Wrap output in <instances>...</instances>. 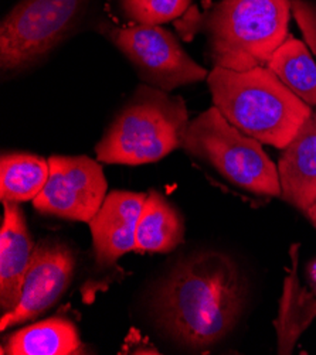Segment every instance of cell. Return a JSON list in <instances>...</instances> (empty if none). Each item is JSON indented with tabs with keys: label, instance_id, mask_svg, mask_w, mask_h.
Returning a JSON list of instances; mask_svg holds the SVG:
<instances>
[{
	"label": "cell",
	"instance_id": "cell-1",
	"mask_svg": "<svg viewBox=\"0 0 316 355\" xmlns=\"http://www.w3.org/2000/svg\"><path fill=\"white\" fill-rule=\"evenodd\" d=\"M244 286L235 263L222 252H201L174 268L158 295V317L179 344L203 349L235 326Z\"/></svg>",
	"mask_w": 316,
	"mask_h": 355
},
{
	"label": "cell",
	"instance_id": "cell-2",
	"mask_svg": "<svg viewBox=\"0 0 316 355\" xmlns=\"http://www.w3.org/2000/svg\"><path fill=\"white\" fill-rule=\"evenodd\" d=\"M291 0H222L193 9L178 28L203 31L215 67L247 71L264 67L288 37Z\"/></svg>",
	"mask_w": 316,
	"mask_h": 355
},
{
	"label": "cell",
	"instance_id": "cell-3",
	"mask_svg": "<svg viewBox=\"0 0 316 355\" xmlns=\"http://www.w3.org/2000/svg\"><path fill=\"white\" fill-rule=\"evenodd\" d=\"M207 84L213 106L231 125L276 149H285L312 115L310 106L267 65L247 71L215 67Z\"/></svg>",
	"mask_w": 316,
	"mask_h": 355
},
{
	"label": "cell",
	"instance_id": "cell-4",
	"mask_svg": "<svg viewBox=\"0 0 316 355\" xmlns=\"http://www.w3.org/2000/svg\"><path fill=\"white\" fill-rule=\"evenodd\" d=\"M189 123L181 96L139 85L97 145V159L128 166L158 162L183 146Z\"/></svg>",
	"mask_w": 316,
	"mask_h": 355
},
{
	"label": "cell",
	"instance_id": "cell-5",
	"mask_svg": "<svg viewBox=\"0 0 316 355\" xmlns=\"http://www.w3.org/2000/svg\"><path fill=\"white\" fill-rule=\"evenodd\" d=\"M182 148L245 191L267 197L281 196L278 167L260 141L231 125L216 106L189 123Z\"/></svg>",
	"mask_w": 316,
	"mask_h": 355
},
{
	"label": "cell",
	"instance_id": "cell-6",
	"mask_svg": "<svg viewBox=\"0 0 316 355\" xmlns=\"http://www.w3.org/2000/svg\"><path fill=\"white\" fill-rule=\"evenodd\" d=\"M111 42L138 69L147 85L172 91L207 80V69L199 65L178 39L160 26L133 24L111 27Z\"/></svg>",
	"mask_w": 316,
	"mask_h": 355
},
{
	"label": "cell",
	"instance_id": "cell-7",
	"mask_svg": "<svg viewBox=\"0 0 316 355\" xmlns=\"http://www.w3.org/2000/svg\"><path fill=\"white\" fill-rule=\"evenodd\" d=\"M50 174L33 205L42 214L90 223L107 198L102 167L87 156H51Z\"/></svg>",
	"mask_w": 316,
	"mask_h": 355
},
{
	"label": "cell",
	"instance_id": "cell-8",
	"mask_svg": "<svg viewBox=\"0 0 316 355\" xmlns=\"http://www.w3.org/2000/svg\"><path fill=\"white\" fill-rule=\"evenodd\" d=\"M76 270V258L58 241H44L34 250L17 306L2 314L0 330L36 318L53 307L68 289Z\"/></svg>",
	"mask_w": 316,
	"mask_h": 355
},
{
	"label": "cell",
	"instance_id": "cell-9",
	"mask_svg": "<svg viewBox=\"0 0 316 355\" xmlns=\"http://www.w3.org/2000/svg\"><path fill=\"white\" fill-rule=\"evenodd\" d=\"M147 194L113 191L88 223L99 266H111L136 250V227Z\"/></svg>",
	"mask_w": 316,
	"mask_h": 355
},
{
	"label": "cell",
	"instance_id": "cell-10",
	"mask_svg": "<svg viewBox=\"0 0 316 355\" xmlns=\"http://www.w3.org/2000/svg\"><path fill=\"white\" fill-rule=\"evenodd\" d=\"M5 217L0 232V306L12 311L22 295L23 282L36 248L17 202H3Z\"/></svg>",
	"mask_w": 316,
	"mask_h": 355
},
{
	"label": "cell",
	"instance_id": "cell-11",
	"mask_svg": "<svg viewBox=\"0 0 316 355\" xmlns=\"http://www.w3.org/2000/svg\"><path fill=\"white\" fill-rule=\"evenodd\" d=\"M283 150L278 163L281 197L306 211L316 202V111Z\"/></svg>",
	"mask_w": 316,
	"mask_h": 355
},
{
	"label": "cell",
	"instance_id": "cell-12",
	"mask_svg": "<svg viewBox=\"0 0 316 355\" xmlns=\"http://www.w3.org/2000/svg\"><path fill=\"white\" fill-rule=\"evenodd\" d=\"M299 243L291 246V269L284 280L278 318L274 322L278 337V352L291 354L301 334L316 318V263L310 266L309 283L302 285L298 276Z\"/></svg>",
	"mask_w": 316,
	"mask_h": 355
},
{
	"label": "cell",
	"instance_id": "cell-13",
	"mask_svg": "<svg viewBox=\"0 0 316 355\" xmlns=\"http://www.w3.org/2000/svg\"><path fill=\"white\" fill-rule=\"evenodd\" d=\"M83 352L84 348L76 326L60 317L13 333L2 347V354L9 355H73Z\"/></svg>",
	"mask_w": 316,
	"mask_h": 355
},
{
	"label": "cell",
	"instance_id": "cell-14",
	"mask_svg": "<svg viewBox=\"0 0 316 355\" xmlns=\"http://www.w3.org/2000/svg\"><path fill=\"white\" fill-rule=\"evenodd\" d=\"M185 225L179 211L160 193L147 196L136 227V250L170 252L183 242Z\"/></svg>",
	"mask_w": 316,
	"mask_h": 355
},
{
	"label": "cell",
	"instance_id": "cell-15",
	"mask_svg": "<svg viewBox=\"0 0 316 355\" xmlns=\"http://www.w3.org/2000/svg\"><path fill=\"white\" fill-rule=\"evenodd\" d=\"M49 160L30 153H5L0 160V198L3 202L33 201L44 189Z\"/></svg>",
	"mask_w": 316,
	"mask_h": 355
},
{
	"label": "cell",
	"instance_id": "cell-16",
	"mask_svg": "<svg viewBox=\"0 0 316 355\" xmlns=\"http://www.w3.org/2000/svg\"><path fill=\"white\" fill-rule=\"evenodd\" d=\"M267 67L297 96L309 106H316V62L301 40L288 35Z\"/></svg>",
	"mask_w": 316,
	"mask_h": 355
},
{
	"label": "cell",
	"instance_id": "cell-17",
	"mask_svg": "<svg viewBox=\"0 0 316 355\" xmlns=\"http://www.w3.org/2000/svg\"><path fill=\"white\" fill-rule=\"evenodd\" d=\"M119 6L136 24L159 26L183 16L192 0H119Z\"/></svg>",
	"mask_w": 316,
	"mask_h": 355
},
{
	"label": "cell",
	"instance_id": "cell-18",
	"mask_svg": "<svg viewBox=\"0 0 316 355\" xmlns=\"http://www.w3.org/2000/svg\"><path fill=\"white\" fill-rule=\"evenodd\" d=\"M291 12L303 34L306 44L316 55V2L291 0Z\"/></svg>",
	"mask_w": 316,
	"mask_h": 355
},
{
	"label": "cell",
	"instance_id": "cell-19",
	"mask_svg": "<svg viewBox=\"0 0 316 355\" xmlns=\"http://www.w3.org/2000/svg\"><path fill=\"white\" fill-rule=\"evenodd\" d=\"M306 214H308V217H309V220L312 221V224L315 225V228H316V202H313L306 211Z\"/></svg>",
	"mask_w": 316,
	"mask_h": 355
}]
</instances>
